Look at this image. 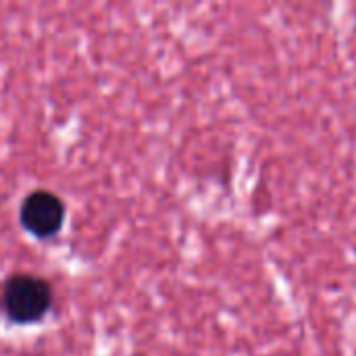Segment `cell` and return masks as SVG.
Masks as SVG:
<instances>
[{
  "mask_svg": "<svg viewBox=\"0 0 356 356\" xmlns=\"http://www.w3.org/2000/svg\"><path fill=\"white\" fill-rule=\"evenodd\" d=\"M54 309L52 284L29 271H15L0 284V315L13 325H35Z\"/></svg>",
  "mask_w": 356,
  "mask_h": 356,
  "instance_id": "6da1fadb",
  "label": "cell"
},
{
  "mask_svg": "<svg viewBox=\"0 0 356 356\" xmlns=\"http://www.w3.org/2000/svg\"><path fill=\"white\" fill-rule=\"evenodd\" d=\"M67 207L63 198L50 190L38 188L25 194L19 204V225L23 232L33 236L35 240L54 238L65 225Z\"/></svg>",
  "mask_w": 356,
  "mask_h": 356,
  "instance_id": "7a4b0ae2",
  "label": "cell"
}]
</instances>
